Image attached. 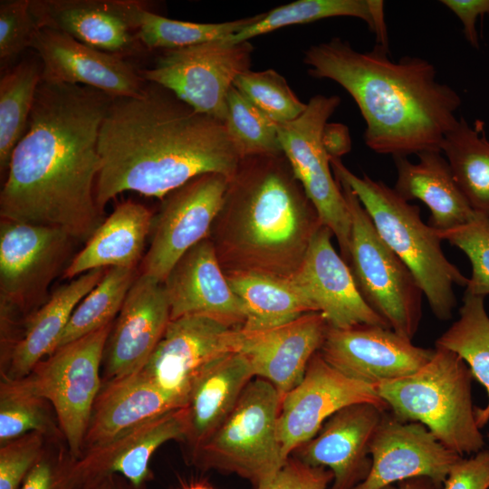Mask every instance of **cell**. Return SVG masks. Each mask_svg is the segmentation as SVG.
<instances>
[{
  "instance_id": "17",
  "label": "cell",
  "mask_w": 489,
  "mask_h": 489,
  "mask_svg": "<svg viewBox=\"0 0 489 489\" xmlns=\"http://www.w3.org/2000/svg\"><path fill=\"white\" fill-rule=\"evenodd\" d=\"M369 453V473L354 489H381L415 477H427L443 489L451 469L464 457L444 446L423 424L400 420L389 410L374 433Z\"/></svg>"
},
{
  "instance_id": "3",
  "label": "cell",
  "mask_w": 489,
  "mask_h": 489,
  "mask_svg": "<svg viewBox=\"0 0 489 489\" xmlns=\"http://www.w3.org/2000/svg\"><path fill=\"white\" fill-rule=\"evenodd\" d=\"M376 44L358 52L335 37L310 46L303 62L308 73L330 79L355 101L365 120V144L374 152L408 157L440 150L446 134L455 125L461 98L440 82L436 70L417 56L388 57Z\"/></svg>"
},
{
  "instance_id": "50",
  "label": "cell",
  "mask_w": 489,
  "mask_h": 489,
  "mask_svg": "<svg viewBox=\"0 0 489 489\" xmlns=\"http://www.w3.org/2000/svg\"><path fill=\"white\" fill-rule=\"evenodd\" d=\"M187 489H212V488L204 484H195V485L189 486Z\"/></svg>"
},
{
  "instance_id": "18",
  "label": "cell",
  "mask_w": 489,
  "mask_h": 489,
  "mask_svg": "<svg viewBox=\"0 0 489 489\" xmlns=\"http://www.w3.org/2000/svg\"><path fill=\"white\" fill-rule=\"evenodd\" d=\"M169 321L170 309L163 283L140 273L108 336L101 364L102 382L140 371Z\"/></svg>"
},
{
  "instance_id": "9",
  "label": "cell",
  "mask_w": 489,
  "mask_h": 489,
  "mask_svg": "<svg viewBox=\"0 0 489 489\" xmlns=\"http://www.w3.org/2000/svg\"><path fill=\"white\" fill-rule=\"evenodd\" d=\"M112 324L57 348L24 378L7 380L52 404L74 460L82 455L91 410L102 386L100 369Z\"/></svg>"
},
{
  "instance_id": "46",
  "label": "cell",
  "mask_w": 489,
  "mask_h": 489,
  "mask_svg": "<svg viewBox=\"0 0 489 489\" xmlns=\"http://www.w3.org/2000/svg\"><path fill=\"white\" fill-rule=\"evenodd\" d=\"M67 448L65 440H50L20 489H55L58 484L56 463Z\"/></svg>"
},
{
  "instance_id": "4",
  "label": "cell",
  "mask_w": 489,
  "mask_h": 489,
  "mask_svg": "<svg viewBox=\"0 0 489 489\" xmlns=\"http://www.w3.org/2000/svg\"><path fill=\"white\" fill-rule=\"evenodd\" d=\"M323 224L283 154L242 158L209 240L225 273L289 278Z\"/></svg>"
},
{
  "instance_id": "51",
  "label": "cell",
  "mask_w": 489,
  "mask_h": 489,
  "mask_svg": "<svg viewBox=\"0 0 489 489\" xmlns=\"http://www.w3.org/2000/svg\"><path fill=\"white\" fill-rule=\"evenodd\" d=\"M109 484H110L109 483L104 482V483L101 484V485H99V486H97V487H95L93 489H111V488H110Z\"/></svg>"
},
{
  "instance_id": "41",
  "label": "cell",
  "mask_w": 489,
  "mask_h": 489,
  "mask_svg": "<svg viewBox=\"0 0 489 489\" xmlns=\"http://www.w3.org/2000/svg\"><path fill=\"white\" fill-rule=\"evenodd\" d=\"M441 240L447 241L467 256L472 266L465 292L489 295V219L479 216L470 222L448 230H436Z\"/></svg>"
},
{
  "instance_id": "26",
  "label": "cell",
  "mask_w": 489,
  "mask_h": 489,
  "mask_svg": "<svg viewBox=\"0 0 489 489\" xmlns=\"http://www.w3.org/2000/svg\"><path fill=\"white\" fill-rule=\"evenodd\" d=\"M253 378L248 361L237 351L216 359L195 376L183 407L184 442L192 451L226 419Z\"/></svg>"
},
{
  "instance_id": "20",
  "label": "cell",
  "mask_w": 489,
  "mask_h": 489,
  "mask_svg": "<svg viewBox=\"0 0 489 489\" xmlns=\"http://www.w3.org/2000/svg\"><path fill=\"white\" fill-rule=\"evenodd\" d=\"M31 48L41 60L43 81L87 86L113 98L137 97L144 91L146 81L121 56L62 32L40 28Z\"/></svg>"
},
{
  "instance_id": "31",
  "label": "cell",
  "mask_w": 489,
  "mask_h": 489,
  "mask_svg": "<svg viewBox=\"0 0 489 489\" xmlns=\"http://www.w3.org/2000/svg\"><path fill=\"white\" fill-rule=\"evenodd\" d=\"M225 274L244 307L246 319L242 331L245 333L279 327L315 312L312 303L290 277L251 272Z\"/></svg>"
},
{
  "instance_id": "14",
  "label": "cell",
  "mask_w": 489,
  "mask_h": 489,
  "mask_svg": "<svg viewBox=\"0 0 489 489\" xmlns=\"http://www.w3.org/2000/svg\"><path fill=\"white\" fill-rule=\"evenodd\" d=\"M242 328L190 315L170 320L140 372L179 408L195 376L216 359L239 350Z\"/></svg>"
},
{
  "instance_id": "43",
  "label": "cell",
  "mask_w": 489,
  "mask_h": 489,
  "mask_svg": "<svg viewBox=\"0 0 489 489\" xmlns=\"http://www.w3.org/2000/svg\"><path fill=\"white\" fill-rule=\"evenodd\" d=\"M49 441L41 433L30 432L0 445V489H18Z\"/></svg>"
},
{
  "instance_id": "38",
  "label": "cell",
  "mask_w": 489,
  "mask_h": 489,
  "mask_svg": "<svg viewBox=\"0 0 489 489\" xmlns=\"http://www.w3.org/2000/svg\"><path fill=\"white\" fill-rule=\"evenodd\" d=\"M38 432L49 440H65L52 404L17 388L10 381L0 384V445Z\"/></svg>"
},
{
  "instance_id": "23",
  "label": "cell",
  "mask_w": 489,
  "mask_h": 489,
  "mask_svg": "<svg viewBox=\"0 0 489 489\" xmlns=\"http://www.w3.org/2000/svg\"><path fill=\"white\" fill-rule=\"evenodd\" d=\"M170 320L201 315L242 328L246 313L231 288L209 238L190 248L163 282Z\"/></svg>"
},
{
  "instance_id": "33",
  "label": "cell",
  "mask_w": 489,
  "mask_h": 489,
  "mask_svg": "<svg viewBox=\"0 0 489 489\" xmlns=\"http://www.w3.org/2000/svg\"><path fill=\"white\" fill-rule=\"evenodd\" d=\"M484 124L465 118L446 134L441 151L454 179L475 214L489 219V140Z\"/></svg>"
},
{
  "instance_id": "6",
  "label": "cell",
  "mask_w": 489,
  "mask_h": 489,
  "mask_svg": "<svg viewBox=\"0 0 489 489\" xmlns=\"http://www.w3.org/2000/svg\"><path fill=\"white\" fill-rule=\"evenodd\" d=\"M472 379L460 356L435 347L433 357L421 369L375 387L396 417L423 424L444 446L464 456L484 446L475 418Z\"/></svg>"
},
{
  "instance_id": "22",
  "label": "cell",
  "mask_w": 489,
  "mask_h": 489,
  "mask_svg": "<svg viewBox=\"0 0 489 489\" xmlns=\"http://www.w3.org/2000/svg\"><path fill=\"white\" fill-rule=\"evenodd\" d=\"M145 5L136 0H30L40 28L120 56L137 49L138 15Z\"/></svg>"
},
{
  "instance_id": "24",
  "label": "cell",
  "mask_w": 489,
  "mask_h": 489,
  "mask_svg": "<svg viewBox=\"0 0 489 489\" xmlns=\"http://www.w3.org/2000/svg\"><path fill=\"white\" fill-rule=\"evenodd\" d=\"M328 328L321 312H308L270 330L252 333L242 331L238 352L248 361L254 377L270 382L282 399L303 379Z\"/></svg>"
},
{
  "instance_id": "11",
  "label": "cell",
  "mask_w": 489,
  "mask_h": 489,
  "mask_svg": "<svg viewBox=\"0 0 489 489\" xmlns=\"http://www.w3.org/2000/svg\"><path fill=\"white\" fill-rule=\"evenodd\" d=\"M254 47L250 42L224 40L165 50L155 65L139 71L195 110L224 122L226 101L237 76L250 70Z\"/></svg>"
},
{
  "instance_id": "37",
  "label": "cell",
  "mask_w": 489,
  "mask_h": 489,
  "mask_svg": "<svg viewBox=\"0 0 489 489\" xmlns=\"http://www.w3.org/2000/svg\"><path fill=\"white\" fill-rule=\"evenodd\" d=\"M254 16L225 23L204 24L169 19L143 6L138 15L136 36L148 49H177L226 40L262 18Z\"/></svg>"
},
{
  "instance_id": "36",
  "label": "cell",
  "mask_w": 489,
  "mask_h": 489,
  "mask_svg": "<svg viewBox=\"0 0 489 489\" xmlns=\"http://www.w3.org/2000/svg\"><path fill=\"white\" fill-rule=\"evenodd\" d=\"M138 275L136 268H108L73 311L54 350L112 323Z\"/></svg>"
},
{
  "instance_id": "10",
  "label": "cell",
  "mask_w": 489,
  "mask_h": 489,
  "mask_svg": "<svg viewBox=\"0 0 489 489\" xmlns=\"http://www.w3.org/2000/svg\"><path fill=\"white\" fill-rule=\"evenodd\" d=\"M340 103L337 95H315L296 120L278 124L282 150L321 223L336 237L342 258L349 263L351 221L348 205L336 180L323 143L328 120Z\"/></svg>"
},
{
  "instance_id": "28",
  "label": "cell",
  "mask_w": 489,
  "mask_h": 489,
  "mask_svg": "<svg viewBox=\"0 0 489 489\" xmlns=\"http://www.w3.org/2000/svg\"><path fill=\"white\" fill-rule=\"evenodd\" d=\"M418 161L395 157L394 190L406 201L418 199L430 210L429 225L443 231L465 225L476 214L456 185L449 164L440 150L417 154Z\"/></svg>"
},
{
  "instance_id": "52",
  "label": "cell",
  "mask_w": 489,
  "mask_h": 489,
  "mask_svg": "<svg viewBox=\"0 0 489 489\" xmlns=\"http://www.w3.org/2000/svg\"><path fill=\"white\" fill-rule=\"evenodd\" d=\"M488 438H489V435H488Z\"/></svg>"
},
{
  "instance_id": "32",
  "label": "cell",
  "mask_w": 489,
  "mask_h": 489,
  "mask_svg": "<svg viewBox=\"0 0 489 489\" xmlns=\"http://www.w3.org/2000/svg\"><path fill=\"white\" fill-rule=\"evenodd\" d=\"M337 16L363 20L375 34L377 44L388 50L384 2L380 0H298L264 13L257 22L224 41L228 43L249 42L254 37L285 26Z\"/></svg>"
},
{
  "instance_id": "21",
  "label": "cell",
  "mask_w": 489,
  "mask_h": 489,
  "mask_svg": "<svg viewBox=\"0 0 489 489\" xmlns=\"http://www.w3.org/2000/svg\"><path fill=\"white\" fill-rule=\"evenodd\" d=\"M386 411L369 402L347 406L331 416L316 436L293 454L307 465L330 469L331 489H354L369 473L370 443Z\"/></svg>"
},
{
  "instance_id": "40",
  "label": "cell",
  "mask_w": 489,
  "mask_h": 489,
  "mask_svg": "<svg viewBox=\"0 0 489 489\" xmlns=\"http://www.w3.org/2000/svg\"><path fill=\"white\" fill-rule=\"evenodd\" d=\"M234 87L277 124L296 120L307 107L286 80L273 69H250L237 76Z\"/></svg>"
},
{
  "instance_id": "39",
  "label": "cell",
  "mask_w": 489,
  "mask_h": 489,
  "mask_svg": "<svg viewBox=\"0 0 489 489\" xmlns=\"http://www.w3.org/2000/svg\"><path fill=\"white\" fill-rule=\"evenodd\" d=\"M224 123L241 159L252 156L283 154L278 124L234 86L227 96Z\"/></svg>"
},
{
  "instance_id": "15",
  "label": "cell",
  "mask_w": 489,
  "mask_h": 489,
  "mask_svg": "<svg viewBox=\"0 0 489 489\" xmlns=\"http://www.w3.org/2000/svg\"><path fill=\"white\" fill-rule=\"evenodd\" d=\"M361 402L388 410L375 386L343 375L315 353L302 381L281 401L278 436L283 457L314 437L334 413Z\"/></svg>"
},
{
  "instance_id": "42",
  "label": "cell",
  "mask_w": 489,
  "mask_h": 489,
  "mask_svg": "<svg viewBox=\"0 0 489 489\" xmlns=\"http://www.w3.org/2000/svg\"><path fill=\"white\" fill-rule=\"evenodd\" d=\"M40 30L31 9L30 0L0 2V61L1 66L13 61L24 49L31 47Z\"/></svg>"
},
{
  "instance_id": "7",
  "label": "cell",
  "mask_w": 489,
  "mask_h": 489,
  "mask_svg": "<svg viewBox=\"0 0 489 489\" xmlns=\"http://www.w3.org/2000/svg\"><path fill=\"white\" fill-rule=\"evenodd\" d=\"M281 401L270 382L252 379L226 419L192 451L194 462L236 474L255 487L269 481L286 462L278 436Z\"/></svg>"
},
{
  "instance_id": "19",
  "label": "cell",
  "mask_w": 489,
  "mask_h": 489,
  "mask_svg": "<svg viewBox=\"0 0 489 489\" xmlns=\"http://www.w3.org/2000/svg\"><path fill=\"white\" fill-rule=\"evenodd\" d=\"M333 234L322 225L314 234L298 270L290 277L321 312L329 327L358 325L389 328L388 323L365 302L350 268L335 250Z\"/></svg>"
},
{
  "instance_id": "27",
  "label": "cell",
  "mask_w": 489,
  "mask_h": 489,
  "mask_svg": "<svg viewBox=\"0 0 489 489\" xmlns=\"http://www.w3.org/2000/svg\"><path fill=\"white\" fill-rule=\"evenodd\" d=\"M176 408H180L140 371L102 382L91 410L83 452Z\"/></svg>"
},
{
  "instance_id": "12",
  "label": "cell",
  "mask_w": 489,
  "mask_h": 489,
  "mask_svg": "<svg viewBox=\"0 0 489 489\" xmlns=\"http://www.w3.org/2000/svg\"><path fill=\"white\" fill-rule=\"evenodd\" d=\"M73 239L64 231L1 219L0 315L21 325L18 312L40 301L66 263Z\"/></svg>"
},
{
  "instance_id": "34",
  "label": "cell",
  "mask_w": 489,
  "mask_h": 489,
  "mask_svg": "<svg viewBox=\"0 0 489 489\" xmlns=\"http://www.w3.org/2000/svg\"><path fill=\"white\" fill-rule=\"evenodd\" d=\"M436 347L452 350L462 358L487 392L484 408H475L479 428L489 421V316L484 297L465 292L459 318L436 340Z\"/></svg>"
},
{
  "instance_id": "44",
  "label": "cell",
  "mask_w": 489,
  "mask_h": 489,
  "mask_svg": "<svg viewBox=\"0 0 489 489\" xmlns=\"http://www.w3.org/2000/svg\"><path fill=\"white\" fill-rule=\"evenodd\" d=\"M332 481L330 469L307 465L291 455L269 481L255 489H328Z\"/></svg>"
},
{
  "instance_id": "49",
  "label": "cell",
  "mask_w": 489,
  "mask_h": 489,
  "mask_svg": "<svg viewBox=\"0 0 489 489\" xmlns=\"http://www.w3.org/2000/svg\"><path fill=\"white\" fill-rule=\"evenodd\" d=\"M381 489H441L427 477H415L390 484Z\"/></svg>"
},
{
  "instance_id": "30",
  "label": "cell",
  "mask_w": 489,
  "mask_h": 489,
  "mask_svg": "<svg viewBox=\"0 0 489 489\" xmlns=\"http://www.w3.org/2000/svg\"><path fill=\"white\" fill-rule=\"evenodd\" d=\"M153 216L141 204H120L65 267L63 279L72 280L99 268H136L150 234Z\"/></svg>"
},
{
  "instance_id": "13",
  "label": "cell",
  "mask_w": 489,
  "mask_h": 489,
  "mask_svg": "<svg viewBox=\"0 0 489 489\" xmlns=\"http://www.w3.org/2000/svg\"><path fill=\"white\" fill-rule=\"evenodd\" d=\"M229 178L219 173L194 177L171 191L153 216L150 245L141 262V273L162 283L190 248L208 238L221 209Z\"/></svg>"
},
{
  "instance_id": "25",
  "label": "cell",
  "mask_w": 489,
  "mask_h": 489,
  "mask_svg": "<svg viewBox=\"0 0 489 489\" xmlns=\"http://www.w3.org/2000/svg\"><path fill=\"white\" fill-rule=\"evenodd\" d=\"M106 270L94 269L70 280L24 320L15 340L1 351V379L24 378L54 350L73 311L100 283Z\"/></svg>"
},
{
  "instance_id": "35",
  "label": "cell",
  "mask_w": 489,
  "mask_h": 489,
  "mask_svg": "<svg viewBox=\"0 0 489 489\" xmlns=\"http://www.w3.org/2000/svg\"><path fill=\"white\" fill-rule=\"evenodd\" d=\"M43 66L36 59L22 61L0 80V170H8L14 148L25 133Z\"/></svg>"
},
{
  "instance_id": "1",
  "label": "cell",
  "mask_w": 489,
  "mask_h": 489,
  "mask_svg": "<svg viewBox=\"0 0 489 489\" xmlns=\"http://www.w3.org/2000/svg\"><path fill=\"white\" fill-rule=\"evenodd\" d=\"M113 99L42 80L0 193L1 219L59 228L81 241L91 236L103 222L95 199L98 139Z\"/></svg>"
},
{
  "instance_id": "29",
  "label": "cell",
  "mask_w": 489,
  "mask_h": 489,
  "mask_svg": "<svg viewBox=\"0 0 489 489\" xmlns=\"http://www.w3.org/2000/svg\"><path fill=\"white\" fill-rule=\"evenodd\" d=\"M186 435L183 408L168 411L102 446L86 450L75 461L78 472L117 473L139 487L149 472L152 455L163 444L184 441Z\"/></svg>"
},
{
  "instance_id": "45",
  "label": "cell",
  "mask_w": 489,
  "mask_h": 489,
  "mask_svg": "<svg viewBox=\"0 0 489 489\" xmlns=\"http://www.w3.org/2000/svg\"><path fill=\"white\" fill-rule=\"evenodd\" d=\"M443 489H489V449L461 458L451 469Z\"/></svg>"
},
{
  "instance_id": "8",
  "label": "cell",
  "mask_w": 489,
  "mask_h": 489,
  "mask_svg": "<svg viewBox=\"0 0 489 489\" xmlns=\"http://www.w3.org/2000/svg\"><path fill=\"white\" fill-rule=\"evenodd\" d=\"M338 183L350 215L348 264L356 285L391 330L412 340L422 317L423 292L408 267L382 240L357 196L346 184Z\"/></svg>"
},
{
  "instance_id": "16",
  "label": "cell",
  "mask_w": 489,
  "mask_h": 489,
  "mask_svg": "<svg viewBox=\"0 0 489 489\" xmlns=\"http://www.w3.org/2000/svg\"><path fill=\"white\" fill-rule=\"evenodd\" d=\"M319 352L343 375L376 386L413 374L431 360L435 349L416 346L389 328L365 324L329 327Z\"/></svg>"
},
{
  "instance_id": "2",
  "label": "cell",
  "mask_w": 489,
  "mask_h": 489,
  "mask_svg": "<svg viewBox=\"0 0 489 489\" xmlns=\"http://www.w3.org/2000/svg\"><path fill=\"white\" fill-rule=\"evenodd\" d=\"M97 206L134 191L163 199L194 177L229 179L241 160L225 123L195 110L169 90L146 82L142 94L114 98L101 126Z\"/></svg>"
},
{
  "instance_id": "47",
  "label": "cell",
  "mask_w": 489,
  "mask_h": 489,
  "mask_svg": "<svg viewBox=\"0 0 489 489\" xmlns=\"http://www.w3.org/2000/svg\"><path fill=\"white\" fill-rule=\"evenodd\" d=\"M440 2L459 18L466 40L473 47L478 48L479 39L475 22L478 16L489 14V0H442Z\"/></svg>"
},
{
  "instance_id": "5",
  "label": "cell",
  "mask_w": 489,
  "mask_h": 489,
  "mask_svg": "<svg viewBox=\"0 0 489 489\" xmlns=\"http://www.w3.org/2000/svg\"><path fill=\"white\" fill-rule=\"evenodd\" d=\"M331 166L336 180L357 196L382 240L411 271L433 314L450 320L456 305L454 285L465 287L468 278L446 257L441 238L423 222L418 206L384 182L355 175L340 158H331Z\"/></svg>"
},
{
  "instance_id": "48",
  "label": "cell",
  "mask_w": 489,
  "mask_h": 489,
  "mask_svg": "<svg viewBox=\"0 0 489 489\" xmlns=\"http://www.w3.org/2000/svg\"><path fill=\"white\" fill-rule=\"evenodd\" d=\"M323 143L331 158H340L351 148L348 128L340 123H327L323 131Z\"/></svg>"
}]
</instances>
